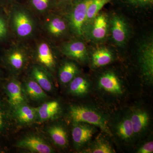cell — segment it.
I'll return each mask as SVG.
<instances>
[{"label": "cell", "instance_id": "1", "mask_svg": "<svg viewBox=\"0 0 153 153\" xmlns=\"http://www.w3.org/2000/svg\"><path fill=\"white\" fill-rule=\"evenodd\" d=\"M8 20L10 29L17 38L25 40L36 34L37 22L31 10L25 6L19 3L12 4Z\"/></svg>", "mask_w": 153, "mask_h": 153}, {"label": "cell", "instance_id": "2", "mask_svg": "<svg viewBox=\"0 0 153 153\" xmlns=\"http://www.w3.org/2000/svg\"><path fill=\"white\" fill-rule=\"evenodd\" d=\"M92 0H72V5L68 15V24L73 33L82 36L87 21L88 6Z\"/></svg>", "mask_w": 153, "mask_h": 153}, {"label": "cell", "instance_id": "3", "mask_svg": "<svg viewBox=\"0 0 153 153\" xmlns=\"http://www.w3.org/2000/svg\"><path fill=\"white\" fill-rule=\"evenodd\" d=\"M70 116L75 123L89 124L100 128L105 132L109 133L106 121L103 117L93 110L79 106L71 107Z\"/></svg>", "mask_w": 153, "mask_h": 153}, {"label": "cell", "instance_id": "4", "mask_svg": "<svg viewBox=\"0 0 153 153\" xmlns=\"http://www.w3.org/2000/svg\"><path fill=\"white\" fill-rule=\"evenodd\" d=\"M27 48L21 44H14L5 53V60L11 68L16 71L22 70L25 67L28 59Z\"/></svg>", "mask_w": 153, "mask_h": 153}, {"label": "cell", "instance_id": "5", "mask_svg": "<svg viewBox=\"0 0 153 153\" xmlns=\"http://www.w3.org/2000/svg\"><path fill=\"white\" fill-rule=\"evenodd\" d=\"M34 55L36 60L45 68L53 70L56 65L53 48L48 41L42 40L36 44Z\"/></svg>", "mask_w": 153, "mask_h": 153}, {"label": "cell", "instance_id": "6", "mask_svg": "<svg viewBox=\"0 0 153 153\" xmlns=\"http://www.w3.org/2000/svg\"><path fill=\"white\" fill-rule=\"evenodd\" d=\"M18 147L33 152L51 153L53 150L44 140L36 136L25 137L17 143Z\"/></svg>", "mask_w": 153, "mask_h": 153}, {"label": "cell", "instance_id": "7", "mask_svg": "<svg viewBox=\"0 0 153 153\" xmlns=\"http://www.w3.org/2000/svg\"><path fill=\"white\" fill-rule=\"evenodd\" d=\"M67 27L63 19L53 14H49L44 21V30L49 36L53 38L63 36L66 33Z\"/></svg>", "mask_w": 153, "mask_h": 153}, {"label": "cell", "instance_id": "8", "mask_svg": "<svg viewBox=\"0 0 153 153\" xmlns=\"http://www.w3.org/2000/svg\"><path fill=\"white\" fill-rule=\"evenodd\" d=\"M72 130V137L74 144L77 146L85 144L92 137L94 130L90 126L76 123Z\"/></svg>", "mask_w": 153, "mask_h": 153}, {"label": "cell", "instance_id": "9", "mask_svg": "<svg viewBox=\"0 0 153 153\" xmlns=\"http://www.w3.org/2000/svg\"><path fill=\"white\" fill-rule=\"evenodd\" d=\"M62 52L68 57L81 61L85 60L87 56L85 44L79 41H71L65 44L62 47Z\"/></svg>", "mask_w": 153, "mask_h": 153}, {"label": "cell", "instance_id": "10", "mask_svg": "<svg viewBox=\"0 0 153 153\" xmlns=\"http://www.w3.org/2000/svg\"><path fill=\"white\" fill-rule=\"evenodd\" d=\"M9 102L12 106L16 108L25 102V98L21 84L19 81L12 79L6 86Z\"/></svg>", "mask_w": 153, "mask_h": 153}, {"label": "cell", "instance_id": "11", "mask_svg": "<svg viewBox=\"0 0 153 153\" xmlns=\"http://www.w3.org/2000/svg\"><path fill=\"white\" fill-rule=\"evenodd\" d=\"M99 85L102 89L114 94H122V89L117 76L112 72H108L102 75L99 80Z\"/></svg>", "mask_w": 153, "mask_h": 153}, {"label": "cell", "instance_id": "12", "mask_svg": "<svg viewBox=\"0 0 153 153\" xmlns=\"http://www.w3.org/2000/svg\"><path fill=\"white\" fill-rule=\"evenodd\" d=\"M140 62L145 76L152 79L153 75V48L151 44L146 45L142 49Z\"/></svg>", "mask_w": 153, "mask_h": 153}, {"label": "cell", "instance_id": "13", "mask_svg": "<svg viewBox=\"0 0 153 153\" xmlns=\"http://www.w3.org/2000/svg\"><path fill=\"white\" fill-rule=\"evenodd\" d=\"M111 33L114 41L118 44L125 42L127 36V27L123 19L119 16L114 17L111 21Z\"/></svg>", "mask_w": 153, "mask_h": 153}, {"label": "cell", "instance_id": "14", "mask_svg": "<svg viewBox=\"0 0 153 153\" xmlns=\"http://www.w3.org/2000/svg\"><path fill=\"white\" fill-rule=\"evenodd\" d=\"M31 76L45 91H50L52 84L45 68L42 66L35 65L31 70Z\"/></svg>", "mask_w": 153, "mask_h": 153}, {"label": "cell", "instance_id": "15", "mask_svg": "<svg viewBox=\"0 0 153 153\" xmlns=\"http://www.w3.org/2000/svg\"><path fill=\"white\" fill-rule=\"evenodd\" d=\"M59 109V104L57 101L48 102L36 108V113L41 121L50 119L57 114Z\"/></svg>", "mask_w": 153, "mask_h": 153}, {"label": "cell", "instance_id": "16", "mask_svg": "<svg viewBox=\"0 0 153 153\" xmlns=\"http://www.w3.org/2000/svg\"><path fill=\"white\" fill-rule=\"evenodd\" d=\"M31 10L38 14H47L54 7L57 6L56 0H28Z\"/></svg>", "mask_w": 153, "mask_h": 153}, {"label": "cell", "instance_id": "17", "mask_svg": "<svg viewBox=\"0 0 153 153\" xmlns=\"http://www.w3.org/2000/svg\"><path fill=\"white\" fill-rule=\"evenodd\" d=\"M78 69L74 63L66 62L60 67L59 71V77L62 83H67L71 82L76 74Z\"/></svg>", "mask_w": 153, "mask_h": 153}, {"label": "cell", "instance_id": "18", "mask_svg": "<svg viewBox=\"0 0 153 153\" xmlns=\"http://www.w3.org/2000/svg\"><path fill=\"white\" fill-rule=\"evenodd\" d=\"M134 134H138L142 131L146 127L149 118L146 112L138 111L135 112L130 118Z\"/></svg>", "mask_w": 153, "mask_h": 153}, {"label": "cell", "instance_id": "19", "mask_svg": "<svg viewBox=\"0 0 153 153\" xmlns=\"http://www.w3.org/2000/svg\"><path fill=\"white\" fill-rule=\"evenodd\" d=\"M108 22L106 17L103 15H100L94 20L92 30V35L96 40L103 39L106 35Z\"/></svg>", "mask_w": 153, "mask_h": 153}, {"label": "cell", "instance_id": "20", "mask_svg": "<svg viewBox=\"0 0 153 153\" xmlns=\"http://www.w3.org/2000/svg\"><path fill=\"white\" fill-rule=\"evenodd\" d=\"M48 132L55 144L65 147L68 144V137L65 130L60 126H54L49 128Z\"/></svg>", "mask_w": 153, "mask_h": 153}, {"label": "cell", "instance_id": "21", "mask_svg": "<svg viewBox=\"0 0 153 153\" xmlns=\"http://www.w3.org/2000/svg\"><path fill=\"white\" fill-rule=\"evenodd\" d=\"M113 59L111 52L108 49L101 48L97 49L92 56V63L95 67H101L108 65Z\"/></svg>", "mask_w": 153, "mask_h": 153}, {"label": "cell", "instance_id": "22", "mask_svg": "<svg viewBox=\"0 0 153 153\" xmlns=\"http://www.w3.org/2000/svg\"><path fill=\"white\" fill-rule=\"evenodd\" d=\"M25 86L27 93L33 99L41 100L47 98L45 91L32 77L27 80Z\"/></svg>", "mask_w": 153, "mask_h": 153}, {"label": "cell", "instance_id": "23", "mask_svg": "<svg viewBox=\"0 0 153 153\" xmlns=\"http://www.w3.org/2000/svg\"><path fill=\"white\" fill-rule=\"evenodd\" d=\"M36 113V108L29 105L22 104L16 108L17 117L21 122L30 123L35 120Z\"/></svg>", "mask_w": 153, "mask_h": 153}, {"label": "cell", "instance_id": "24", "mask_svg": "<svg viewBox=\"0 0 153 153\" xmlns=\"http://www.w3.org/2000/svg\"><path fill=\"white\" fill-rule=\"evenodd\" d=\"M70 82L69 90L71 93L75 95H82L88 91L89 84L83 77H75Z\"/></svg>", "mask_w": 153, "mask_h": 153}, {"label": "cell", "instance_id": "25", "mask_svg": "<svg viewBox=\"0 0 153 153\" xmlns=\"http://www.w3.org/2000/svg\"><path fill=\"white\" fill-rule=\"evenodd\" d=\"M118 134L124 140L130 139L134 134L130 118L125 119L119 124L117 127Z\"/></svg>", "mask_w": 153, "mask_h": 153}, {"label": "cell", "instance_id": "26", "mask_svg": "<svg viewBox=\"0 0 153 153\" xmlns=\"http://www.w3.org/2000/svg\"><path fill=\"white\" fill-rule=\"evenodd\" d=\"M110 1L111 0H92L88 8L87 21L94 19L99 11Z\"/></svg>", "mask_w": 153, "mask_h": 153}, {"label": "cell", "instance_id": "27", "mask_svg": "<svg viewBox=\"0 0 153 153\" xmlns=\"http://www.w3.org/2000/svg\"><path fill=\"white\" fill-rule=\"evenodd\" d=\"M9 30L8 17L0 11V43L7 40L9 37Z\"/></svg>", "mask_w": 153, "mask_h": 153}, {"label": "cell", "instance_id": "28", "mask_svg": "<svg viewBox=\"0 0 153 153\" xmlns=\"http://www.w3.org/2000/svg\"><path fill=\"white\" fill-rule=\"evenodd\" d=\"M93 153H112L114 152L110 145L107 143L99 141L90 152Z\"/></svg>", "mask_w": 153, "mask_h": 153}, {"label": "cell", "instance_id": "29", "mask_svg": "<svg viewBox=\"0 0 153 153\" xmlns=\"http://www.w3.org/2000/svg\"><path fill=\"white\" fill-rule=\"evenodd\" d=\"M153 152V141L146 143L138 151V153H152Z\"/></svg>", "mask_w": 153, "mask_h": 153}, {"label": "cell", "instance_id": "30", "mask_svg": "<svg viewBox=\"0 0 153 153\" xmlns=\"http://www.w3.org/2000/svg\"><path fill=\"white\" fill-rule=\"evenodd\" d=\"M132 2L138 4L146 5L152 3L153 0H130Z\"/></svg>", "mask_w": 153, "mask_h": 153}, {"label": "cell", "instance_id": "31", "mask_svg": "<svg viewBox=\"0 0 153 153\" xmlns=\"http://www.w3.org/2000/svg\"><path fill=\"white\" fill-rule=\"evenodd\" d=\"M4 113L0 108V131L4 128Z\"/></svg>", "mask_w": 153, "mask_h": 153}, {"label": "cell", "instance_id": "32", "mask_svg": "<svg viewBox=\"0 0 153 153\" xmlns=\"http://www.w3.org/2000/svg\"><path fill=\"white\" fill-rule=\"evenodd\" d=\"M72 0H56L57 6L59 5H63L64 4L71 3Z\"/></svg>", "mask_w": 153, "mask_h": 153}, {"label": "cell", "instance_id": "33", "mask_svg": "<svg viewBox=\"0 0 153 153\" xmlns=\"http://www.w3.org/2000/svg\"><path fill=\"white\" fill-rule=\"evenodd\" d=\"M14 2H15V0H0V3L4 5H11Z\"/></svg>", "mask_w": 153, "mask_h": 153}]
</instances>
